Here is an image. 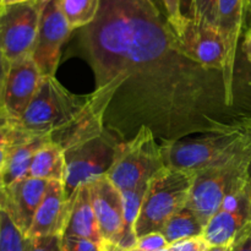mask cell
Instances as JSON below:
<instances>
[{
	"label": "cell",
	"instance_id": "6da1fadb",
	"mask_svg": "<svg viewBox=\"0 0 251 251\" xmlns=\"http://www.w3.org/2000/svg\"><path fill=\"white\" fill-rule=\"evenodd\" d=\"M81 29L96 87L123 74L125 81L112 100L117 117L157 131L162 144L229 131L243 123L221 114L225 91L212 76L218 71L180 50L154 0H100L95 21Z\"/></svg>",
	"mask_w": 251,
	"mask_h": 251
},
{
	"label": "cell",
	"instance_id": "7a4b0ae2",
	"mask_svg": "<svg viewBox=\"0 0 251 251\" xmlns=\"http://www.w3.org/2000/svg\"><path fill=\"white\" fill-rule=\"evenodd\" d=\"M166 166L198 173L230 163L251 150V122L233 130L201 137H184L161 145Z\"/></svg>",
	"mask_w": 251,
	"mask_h": 251
},
{
	"label": "cell",
	"instance_id": "3957f363",
	"mask_svg": "<svg viewBox=\"0 0 251 251\" xmlns=\"http://www.w3.org/2000/svg\"><path fill=\"white\" fill-rule=\"evenodd\" d=\"M195 173L163 167L149 180L135 226L136 237L161 232L176 213L188 206Z\"/></svg>",
	"mask_w": 251,
	"mask_h": 251
},
{
	"label": "cell",
	"instance_id": "277c9868",
	"mask_svg": "<svg viewBox=\"0 0 251 251\" xmlns=\"http://www.w3.org/2000/svg\"><path fill=\"white\" fill-rule=\"evenodd\" d=\"M85 100L86 96L71 93L55 76H43L36 95L17 123L28 134L49 139L77 114Z\"/></svg>",
	"mask_w": 251,
	"mask_h": 251
},
{
	"label": "cell",
	"instance_id": "5b68a950",
	"mask_svg": "<svg viewBox=\"0 0 251 251\" xmlns=\"http://www.w3.org/2000/svg\"><path fill=\"white\" fill-rule=\"evenodd\" d=\"M163 167L161 145L157 144L154 132L142 125L131 139L118 142L107 176L119 191L131 190L146 185Z\"/></svg>",
	"mask_w": 251,
	"mask_h": 251
},
{
	"label": "cell",
	"instance_id": "8992f818",
	"mask_svg": "<svg viewBox=\"0 0 251 251\" xmlns=\"http://www.w3.org/2000/svg\"><path fill=\"white\" fill-rule=\"evenodd\" d=\"M250 161L251 150L226 166L195 173L188 207L198 216L203 226L207 225L217 212L230 191L248 184Z\"/></svg>",
	"mask_w": 251,
	"mask_h": 251
},
{
	"label": "cell",
	"instance_id": "52a82bcc",
	"mask_svg": "<svg viewBox=\"0 0 251 251\" xmlns=\"http://www.w3.org/2000/svg\"><path fill=\"white\" fill-rule=\"evenodd\" d=\"M41 7L42 0L0 7V51L9 63L32 58Z\"/></svg>",
	"mask_w": 251,
	"mask_h": 251
},
{
	"label": "cell",
	"instance_id": "ba28073f",
	"mask_svg": "<svg viewBox=\"0 0 251 251\" xmlns=\"http://www.w3.org/2000/svg\"><path fill=\"white\" fill-rule=\"evenodd\" d=\"M117 145V140L105 130L100 136L65 151L64 188L68 199L81 185L107 174L114 159Z\"/></svg>",
	"mask_w": 251,
	"mask_h": 251
},
{
	"label": "cell",
	"instance_id": "9c48e42d",
	"mask_svg": "<svg viewBox=\"0 0 251 251\" xmlns=\"http://www.w3.org/2000/svg\"><path fill=\"white\" fill-rule=\"evenodd\" d=\"M69 26L56 0H42L38 33L32 59L42 76H55L63 44L70 37Z\"/></svg>",
	"mask_w": 251,
	"mask_h": 251
},
{
	"label": "cell",
	"instance_id": "30bf717a",
	"mask_svg": "<svg viewBox=\"0 0 251 251\" xmlns=\"http://www.w3.org/2000/svg\"><path fill=\"white\" fill-rule=\"evenodd\" d=\"M245 24V0H217L215 26L221 34L225 48L222 83L228 108L234 104V65L238 42Z\"/></svg>",
	"mask_w": 251,
	"mask_h": 251
},
{
	"label": "cell",
	"instance_id": "8fae6325",
	"mask_svg": "<svg viewBox=\"0 0 251 251\" xmlns=\"http://www.w3.org/2000/svg\"><path fill=\"white\" fill-rule=\"evenodd\" d=\"M87 184L103 242L114 243L122 247L125 238L122 193L108 179L107 174L97 176Z\"/></svg>",
	"mask_w": 251,
	"mask_h": 251
},
{
	"label": "cell",
	"instance_id": "7c38bea8",
	"mask_svg": "<svg viewBox=\"0 0 251 251\" xmlns=\"http://www.w3.org/2000/svg\"><path fill=\"white\" fill-rule=\"evenodd\" d=\"M176 38L180 50L189 59L202 68L222 74L225 48L215 25L188 19L181 33Z\"/></svg>",
	"mask_w": 251,
	"mask_h": 251
},
{
	"label": "cell",
	"instance_id": "4fadbf2b",
	"mask_svg": "<svg viewBox=\"0 0 251 251\" xmlns=\"http://www.w3.org/2000/svg\"><path fill=\"white\" fill-rule=\"evenodd\" d=\"M42 74L32 58L9 63L4 82V109L19 120L38 90Z\"/></svg>",
	"mask_w": 251,
	"mask_h": 251
},
{
	"label": "cell",
	"instance_id": "5bb4252c",
	"mask_svg": "<svg viewBox=\"0 0 251 251\" xmlns=\"http://www.w3.org/2000/svg\"><path fill=\"white\" fill-rule=\"evenodd\" d=\"M49 181L27 178L5 188L4 208L21 232L28 235Z\"/></svg>",
	"mask_w": 251,
	"mask_h": 251
},
{
	"label": "cell",
	"instance_id": "9a60e30c",
	"mask_svg": "<svg viewBox=\"0 0 251 251\" xmlns=\"http://www.w3.org/2000/svg\"><path fill=\"white\" fill-rule=\"evenodd\" d=\"M71 201L65 194L64 183L49 181L46 195L37 210L28 237L63 238L70 216Z\"/></svg>",
	"mask_w": 251,
	"mask_h": 251
},
{
	"label": "cell",
	"instance_id": "2e32d148",
	"mask_svg": "<svg viewBox=\"0 0 251 251\" xmlns=\"http://www.w3.org/2000/svg\"><path fill=\"white\" fill-rule=\"evenodd\" d=\"M69 200L71 201V210L63 237L83 238L102 245L103 238L91 202L88 184L81 185Z\"/></svg>",
	"mask_w": 251,
	"mask_h": 251
},
{
	"label": "cell",
	"instance_id": "e0dca14e",
	"mask_svg": "<svg viewBox=\"0 0 251 251\" xmlns=\"http://www.w3.org/2000/svg\"><path fill=\"white\" fill-rule=\"evenodd\" d=\"M251 222V210L226 212L218 210L203 230V238L211 247H229L240 229Z\"/></svg>",
	"mask_w": 251,
	"mask_h": 251
},
{
	"label": "cell",
	"instance_id": "ac0fdd59",
	"mask_svg": "<svg viewBox=\"0 0 251 251\" xmlns=\"http://www.w3.org/2000/svg\"><path fill=\"white\" fill-rule=\"evenodd\" d=\"M49 142L46 136H34L25 144L19 145L9 151L6 163L2 168V179H4L5 188L12 185L16 181L28 176L29 167L34 154Z\"/></svg>",
	"mask_w": 251,
	"mask_h": 251
},
{
	"label": "cell",
	"instance_id": "d6986e66",
	"mask_svg": "<svg viewBox=\"0 0 251 251\" xmlns=\"http://www.w3.org/2000/svg\"><path fill=\"white\" fill-rule=\"evenodd\" d=\"M66 171L65 152L54 142H47L32 159L29 178L64 183Z\"/></svg>",
	"mask_w": 251,
	"mask_h": 251
},
{
	"label": "cell",
	"instance_id": "ffe728a7",
	"mask_svg": "<svg viewBox=\"0 0 251 251\" xmlns=\"http://www.w3.org/2000/svg\"><path fill=\"white\" fill-rule=\"evenodd\" d=\"M205 226L201 223L198 216L186 206L173 216L162 228L161 233L164 235L169 245L180 240L203 235Z\"/></svg>",
	"mask_w": 251,
	"mask_h": 251
},
{
	"label": "cell",
	"instance_id": "44dd1931",
	"mask_svg": "<svg viewBox=\"0 0 251 251\" xmlns=\"http://www.w3.org/2000/svg\"><path fill=\"white\" fill-rule=\"evenodd\" d=\"M73 31L83 28L95 21L100 0H56Z\"/></svg>",
	"mask_w": 251,
	"mask_h": 251
},
{
	"label": "cell",
	"instance_id": "7402d4cb",
	"mask_svg": "<svg viewBox=\"0 0 251 251\" xmlns=\"http://www.w3.org/2000/svg\"><path fill=\"white\" fill-rule=\"evenodd\" d=\"M146 188L147 184L140 186V188L131 189V190L120 191L123 199V207H124L125 238L122 245L124 248H134L136 244L137 237L135 233V226H136L137 218H139L140 211H141Z\"/></svg>",
	"mask_w": 251,
	"mask_h": 251
},
{
	"label": "cell",
	"instance_id": "603a6c76",
	"mask_svg": "<svg viewBox=\"0 0 251 251\" xmlns=\"http://www.w3.org/2000/svg\"><path fill=\"white\" fill-rule=\"evenodd\" d=\"M0 251H32V238L19 229L4 208H0Z\"/></svg>",
	"mask_w": 251,
	"mask_h": 251
},
{
	"label": "cell",
	"instance_id": "cb8c5ba5",
	"mask_svg": "<svg viewBox=\"0 0 251 251\" xmlns=\"http://www.w3.org/2000/svg\"><path fill=\"white\" fill-rule=\"evenodd\" d=\"M34 137L19 126L16 119L5 110L0 113V149L11 150Z\"/></svg>",
	"mask_w": 251,
	"mask_h": 251
},
{
	"label": "cell",
	"instance_id": "d4e9b609",
	"mask_svg": "<svg viewBox=\"0 0 251 251\" xmlns=\"http://www.w3.org/2000/svg\"><path fill=\"white\" fill-rule=\"evenodd\" d=\"M154 1L159 9L163 10L164 17L174 34L179 36L189 19L183 12V0H154Z\"/></svg>",
	"mask_w": 251,
	"mask_h": 251
},
{
	"label": "cell",
	"instance_id": "484cf974",
	"mask_svg": "<svg viewBox=\"0 0 251 251\" xmlns=\"http://www.w3.org/2000/svg\"><path fill=\"white\" fill-rule=\"evenodd\" d=\"M217 0H194L193 10L189 19L196 21H208L215 25Z\"/></svg>",
	"mask_w": 251,
	"mask_h": 251
},
{
	"label": "cell",
	"instance_id": "4316f807",
	"mask_svg": "<svg viewBox=\"0 0 251 251\" xmlns=\"http://www.w3.org/2000/svg\"><path fill=\"white\" fill-rule=\"evenodd\" d=\"M169 244L161 232L149 233L146 235L137 238L134 248L140 251H158L168 248Z\"/></svg>",
	"mask_w": 251,
	"mask_h": 251
},
{
	"label": "cell",
	"instance_id": "83f0119b",
	"mask_svg": "<svg viewBox=\"0 0 251 251\" xmlns=\"http://www.w3.org/2000/svg\"><path fill=\"white\" fill-rule=\"evenodd\" d=\"M61 251H102L100 245L77 237L61 238Z\"/></svg>",
	"mask_w": 251,
	"mask_h": 251
},
{
	"label": "cell",
	"instance_id": "f1b7e54d",
	"mask_svg": "<svg viewBox=\"0 0 251 251\" xmlns=\"http://www.w3.org/2000/svg\"><path fill=\"white\" fill-rule=\"evenodd\" d=\"M210 247L211 245L203 238V235L189 238V239L180 240V242L169 245L171 251H207Z\"/></svg>",
	"mask_w": 251,
	"mask_h": 251
},
{
	"label": "cell",
	"instance_id": "f546056e",
	"mask_svg": "<svg viewBox=\"0 0 251 251\" xmlns=\"http://www.w3.org/2000/svg\"><path fill=\"white\" fill-rule=\"evenodd\" d=\"M229 251H251V222L238 232L229 245Z\"/></svg>",
	"mask_w": 251,
	"mask_h": 251
},
{
	"label": "cell",
	"instance_id": "4dcf8cb0",
	"mask_svg": "<svg viewBox=\"0 0 251 251\" xmlns=\"http://www.w3.org/2000/svg\"><path fill=\"white\" fill-rule=\"evenodd\" d=\"M32 251H61V238L59 237L32 238Z\"/></svg>",
	"mask_w": 251,
	"mask_h": 251
},
{
	"label": "cell",
	"instance_id": "1f68e13d",
	"mask_svg": "<svg viewBox=\"0 0 251 251\" xmlns=\"http://www.w3.org/2000/svg\"><path fill=\"white\" fill-rule=\"evenodd\" d=\"M7 68H9V61L5 59V56L2 55V53L0 51V113L4 109V100H2V96H4V82H5V76H6Z\"/></svg>",
	"mask_w": 251,
	"mask_h": 251
},
{
	"label": "cell",
	"instance_id": "d6a6232c",
	"mask_svg": "<svg viewBox=\"0 0 251 251\" xmlns=\"http://www.w3.org/2000/svg\"><path fill=\"white\" fill-rule=\"evenodd\" d=\"M100 249H102V251H140L136 248H124L109 242H103L102 245H100Z\"/></svg>",
	"mask_w": 251,
	"mask_h": 251
},
{
	"label": "cell",
	"instance_id": "836d02e7",
	"mask_svg": "<svg viewBox=\"0 0 251 251\" xmlns=\"http://www.w3.org/2000/svg\"><path fill=\"white\" fill-rule=\"evenodd\" d=\"M243 50H244L248 60L251 63V26L248 28V31L245 32L244 43H243Z\"/></svg>",
	"mask_w": 251,
	"mask_h": 251
},
{
	"label": "cell",
	"instance_id": "e575fe53",
	"mask_svg": "<svg viewBox=\"0 0 251 251\" xmlns=\"http://www.w3.org/2000/svg\"><path fill=\"white\" fill-rule=\"evenodd\" d=\"M194 0H183V12L186 17H190L191 10H193Z\"/></svg>",
	"mask_w": 251,
	"mask_h": 251
},
{
	"label": "cell",
	"instance_id": "d590c367",
	"mask_svg": "<svg viewBox=\"0 0 251 251\" xmlns=\"http://www.w3.org/2000/svg\"><path fill=\"white\" fill-rule=\"evenodd\" d=\"M9 151L7 149H0V171H2L5 163H6L7 156H9Z\"/></svg>",
	"mask_w": 251,
	"mask_h": 251
},
{
	"label": "cell",
	"instance_id": "8d00e7d4",
	"mask_svg": "<svg viewBox=\"0 0 251 251\" xmlns=\"http://www.w3.org/2000/svg\"><path fill=\"white\" fill-rule=\"evenodd\" d=\"M251 21V0H245V22Z\"/></svg>",
	"mask_w": 251,
	"mask_h": 251
},
{
	"label": "cell",
	"instance_id": "74e56055",
	"mask_svg": "<svg viewBox=\"0 0 251 251\" xmlns=\"http://www.w3.org/2000/svg\"><path fill=\"white\" fill-rule=\"evenodd\" d=\"M25 1H31V0H1V5H12V4H19V2Z\"/></svg>",
	"mask_w": 251,
	"mask_h": 251
},
{
	"label": "cell",
	"instance_id": "f35d334b",
	"mask_svg": "<svg viewBox=\"0 0 251 251\" xmlns=\"http://www.w3.org/2000/svg\"><path fill=\"white\" fill-rule=\"evenodd\" d=\"M248 190H249V195L251 200V161L249 166V172H248Z\"/></svg>",
	"mask_w": 251,
	"mask_h": 251
},
{
	"label": "cell",
	"instance_id": "ab89813d",
	"mask_svg": "<svg viewBox=\"0 0 251 251\" xmlns=\"http://www.w3.org/2000/svg\"><path fill=\"white\" fill-rule=\"evenodd\" d=\"M5 194V185H4V179H2V172L0 171V196Z\"/></svg>",
	"mask_w": 251,
	"mask_h": 251
},
{
	"label": "cell",
	"instance_id": "60d3db41",
	"mask_svg": "<svg viewBox=\"0 0 251 251\" xmlns=\"http://www.w3.org/2000/svg\"><path fill=\"white\" fill-rule=\"evenodd\" d=\"M207 251H229V247H210Z\"/></svg>",
	"mask_w": 251,
	"mask_h": 251
},
{
	"label": "cell",
	"instance_id": "b9f144b4",
	"mask_svg": "<svg viewBox=\"0 0 251 251\" xmlns=\"http://www.w3.org/2000/svg\"><path fill=\"white\" fill-rule=\"evenodd\" d=\"M4 201H5V194L2 196H0V208H2V206H4Z\"/></svg>",
	"mask_w": 251,
	"mask_h": 251
},
{
	"label": "cell",
	"instance_id": "7bdbcfd3",
	"mask_svg": "<svg viewBox=\"0 0 251 251\" xmlns=\"http://www.w3.org/2000/svg\"><path fill=\"white\" fill-rule=\"evenodd\" d=\"M158 251H171V248H166V249H162V250H158Z\"/></svg>",
	"mask_w": 251,
	"mask_h": 251
},
{
	"label": "cell",
	"instance_id": "ee69618b",
	"mask_svg": "<svg viewBox=\"0 0 251 251\" xmlns=\"http://www.w3.org/2000/svg\"><path fill=\"white\" fill-rule=\"evenodd\" d=\"M2 6V5H1V0H0V7H1Z\"/></svg>",
	"mask_w": 251,
	"mask_h": 251
}]
</instances>
